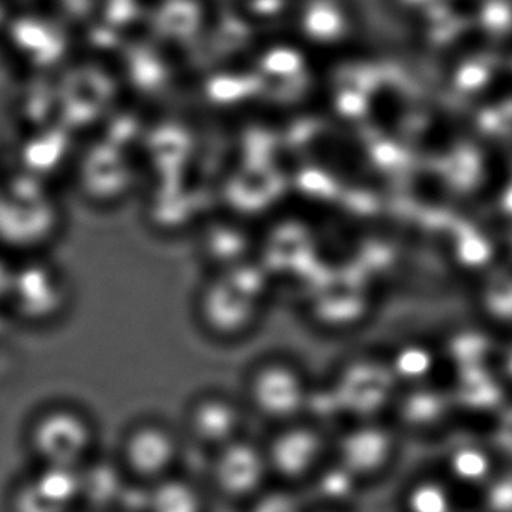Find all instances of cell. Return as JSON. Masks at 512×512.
I'll list each match as a JSON object with an SVG mask.
<instances>
[{"label":"cell","mask_w":512,"mask_h":512,"mask_svg":"<svg viewBox=\"0 0 512 512\" xmlns=\"http://www.w3.org/2000/svg\"><path fill=\"white\" fill-rule=\"evenodd\" d=\"M476 316L497 337L512 335V269L500 265L476 281Z\"/></svg>","instance_id":"cell-18"},{"label":"cell","mask_w":512,"mask_h":512,"mask_svg":"<svg viewBox=\"0 0 512 512\" xmlns=\"http://www.w3.org/2000/svg\"><path fill=\"white\" fill-rule=\"evenodd\" d=\"M265 302L232 275L214 274L199 290L196 314L209 335L236 341L257 328Z\"/></svg>","instance_id":"cell-7"},{"label":"cell","mask_w":512,"mask_h":512,"mask_svg":"<svg viewBox=\"0 0 512 512\" xmlns=\"http://www.w3.org/2000/svg\"><path fill=\"white\" fill-rule=\"evenodd\" d=\"M403 440L439 446L461 425L448 385L398 389L386 416Z\"/></svg>","instance_id":"cell-6"},{"label":"cell","mask_w":512,"mask_h":512,"mask_svg":"<svg viewBox=\"0 0 512 512\" xmlns=\"http://www.w3.org/2000/svg\"><path fill=\"white\" fill-rule=\"evenodd\" d=\"M452 4L463 5V7H469L475 0H449Z\"/></svg>","instance_id":"cell-32"},{"label":"cell","mask_w":512,"mask_h":512,"mask_svg":"<svg viewBox=\"0 0 512 512\" xmlns=\"http://www.w3.org/2000/svg\"><path fill=\"white\" fill-rule=\"evenodd\" d=\"M334 433L310 418L277 425L263 442L272 481L307 487L332 457Z\"/></svg>","instance_id":"cell-4"},{"label":"cell","mask_w":512,"mask_h":512,"mask_svg":"<svg viewBox=\"0 0 512 512\" xmlns=\"http://www.w3.org/2000/svg\"><path fill=\"white\" fill-rule=\"evenodd\" d=\"M242 508L244 512H311L299 488L278 482H272Z\"/></svg>","instance_id":"cell-25"},{"label":"cell","mask_w":512,"mask_h":512,"mask_svg":"<svg viewBox=\"0 0 512 512\" xmlns=\"http://www.w3.org/2000/svg\"><path fill=\"white\" fill-rule=\"evenodd\" d=\"M316 512H343L341 509H334V508H320L317 509Z\"/></svg>","instance_id":"cell-33"},{"label":"cell","mask_w":512,"mask_h":512,"mask_svg":"<svg viewBox=\"0 0 512 512\" xmlns=\"http://www.w3.org/2000/svg\"><path fill=\"white\" fill-rule=\"evenodd\" d=\"M509 236L511 239H502V265L512 269V230Z\"/></svg>","instance_id":"cell-30"},{"label":"cell","mask_w":512,"mask_h":512,"mask_svg":"<svg viewBox=\"0 0 512 512\" xmlns=\"http://www.w3.org/2000/svg\"><path fill=\"white\" fill-rule=\"evenodd\" d=\"M448 388L461 421H482L484 428L511 398L493 367L452 374Z\"/></svg>","instance_id":"cell-14"},{"label":"cell","mask_w":512,"mask_h":512,"mask_svg":"<svg viewBox=\"0 0 512 512\" xmlns=\"http://www.w3.org/2000/svg\"><path fill=\"white\" fill-rule=\"evenodd\" d=\"M209 481L218 496L245 506L272 484L263 442L247 434L212 452Z\"/></svg>","instance_id":"cell-9"},{"label":"cell","mask_w":512,"mask_h":512,"mask_svg":"<svg viewBox=\"0 0 512 512\" xmlns=\"http://www.w3.org/2000/svg\"><path fill=\"white\" fill-rule=\"evenodd\" d=\"M403 443L388 419L349 422L332 437V457L362 485H370L397 469Z\"/></svg>","instance_id":"cell-5"},{"label":"cell","mask_w":512,"mask_h":512,"mask_svg":"<svg viewBox=\"0 0 512 512\" xmlns=\"http://www.w3.org/2000/svg\"><path fill=\"white\" fill-rule=\"evenodd\" d=\"M326 383L340 406L344 424L386 419L400 389L380 350L352 353L337 362Z\"/></svg>","instance_id":"cell-2"},{"label":"cell","mask_w":512,"mask_h":512,"mask_svg":"<svg viewBox=\"0 0 512 512\" xmlns=\"http://www.w3.org/2000/svg\"><path fill=\"white\" fill-rule=\"evenodd\" d=\"M508 74H511V76H512V55H509V53H506V55H505V76H508Z\"/></svg>","instance_id":"cell-31"},{"label":"cell","mask_w":512,"mask_h":512,"mask_svg":"<svg viewBox=\"0 0 512 512\" xmlns=\"http://www.w3.org/2000/svg\"><path fill=\"white\" fill-rule=\"evenodd\" d=\"M493 368L508 391L509 397L512 398V335L500 338L496 355H494Z\"/></svg>","instance_id":"cell-29"},{"label":"cell","mask_w":512,"mask_h":512,"mask_svg":"<svg viewBox=\"0 0 512 512\" xmlns=\"http://www.w3.org/2000/svg\"><path fill=\"white\" fill-rule=\"evenodd\" d=\"M128 478L116 455L98 451L79 469L80 512H116Z\"/></svg>","instance_id":"cell-15"},{"label":"cell","mask_w":512,"mask_h":512,"mask_svg":"<svg viewBox=\"0 0 512 512\" xmlns=\"http://www.w3.org/2000/svg\"><path fill=\"white\" fill-rule=\"evenodd\" d=\"M404 512H458L460 494L436 467L407 481L403 494Z\"/></svg>","instance_id":"cell-21"},{"label":"cell","mask_w":512,"mask_h":512,"mask_svg":"<svg viewBox=\"0 0 512 512\" xmlns=\"http://www.w3.org/2000/svg\"><path fill=\"white\" fill-rule=\"evenodd\" d=\"M8 299L29 323L52 322L67 305V280L52 263L35 260L14 269Z\"/></svg>","instance_id":"cell-12"},{"label":"cell","mask_w":512,"mask_h":512,"mask_svg":"<svg viewBox=\"0 0 512 512\" xmlns=\"http://www.w3.org/2000/svg\"><path fill=\"white\" fill-rule=\"evenodd\" d=\"M34 467L79 470L98 448L94 419L70 403H52L34 413L25 430Z\"/></svg>","instance_id":"cell-1"},{"label":"cell","mask_w":512,"mask_h":512,"mask_svg":"<svg viewBox=\"0 0 512 512\" xmlns=\"http://www.w3.org/2000/svg\"><path fill=\"white\" fill-rule=\"evenodd\" d=\"M446 253L452 266L478 281L502 265V239L493 230L464 226L452 230Z\"/></svg>","instance_id":"cell-17"},{"label":"cell","mask_w":512,"mask_h":512,"mask_svg":"<svg viewBox=\"0 0 512 512\" xmlns=\"http://www.w3.org/2000/svg\"><path fill=\"white\" fill-rule=\"evenodd\" d=\"M484 431L500 461L512 464V398L488 422Z\"/></svg>","instance_id":"cell-27"},{"label":"cell","mask_w":512,"mask_h":512,"mask_svg":"<svg viewBox=\"0 0 512 512\" xmlns=\"http://www.w3.org/2000/svg\"><path fill=\"white\" fill-rule=\"evenodd\" d=\"M476 497L484 512H512V464H500Z\"/></svg>","instance_id":"cell-26"},{"label":"cell","mask_w":512,"mask_h":512,"mask_svg":"<svg viewBox=\"0 0 512 512\" xmlns=\"http://www.w3.org/2000/svg\"><path fill=\"white\" fill-rule=\"evenodd\" d=\"M148 512H209L205 487L179 472L149 485Z\"/></svg>","instance_id":"cell-20"},{"label":"cell","mask_w":512,"mask_h":512,"mask_svg":"<svg viewBox=\"0 0 512 512\" xmlns=\"http://www.w3.org/2000/svg\"><path fill=\"white\" fill-rule=\"evenodd\" d=\"M320 502V508L341 509L358 497L364 485L334 457L326 461L307 485Z\"/></svg>","instance_id":"cell-23"},{"label":"cell","mask_w":512,"mask_h":512,"mask_svg":"<svg viewBox=\"0 0 512 512\" xmlns=\"http://www.w3.org/2000/svg\"><path fill=\"white\" fill-rule=\"evenodd\" d=\"M182 454L179 434L166 422L146 418L127 428L115 455L128 478L152 485L181 470Z\"/></svg>","instance_id":"cell-8"},{"label":"cell","mask_w":512,"mask_h":512,"mask_svg":"<svg viewBox=\"0 0 512 512\" xmlns=\"http://www.w3.org/2000/svg\"><path fill=\"white\" fill-rule=\"evenodd\" d=\"M247 413L245 403L224 392H202L190 401L185 412L188 437L212 454L245 436Z\"/></svg>","instance_id":"cell-11"},{"label":"cell","mask_w":512,"mask_h":512,"mask_svg":"<svg viewBox=\"0 0 512 512\" xmlns=\"http://www.w3.org/2000/svg\"><path fill=\"white\" fill-rule=\"evenodd\" d=\"M389 4L394 8L395 13L407 20H415V26L424 22L431 13L445 4H452L449 0H389Z\"/></svg>","instance_id":"cell-28"},{"label":"cell","mask_w":512,"mask_h":512,"mask_svg":"<svg viewBox=\"0 0 512 512\" xmlns=\"http://www.w3.org/2000/svg\"><path fill=\"white\" fill-rule=\"evenodd\" d=\"M374 299L361 287H344L343 295L323 293L320 301L314 302L313 311H319L320 325L332 334L358 331L359 326L370 322Z\"/></svg>","instance_id":"cell-19"},{"label":"cell","mask_w":512,"mask_h":512,"mask_svg":"<svg viewBox=\"0 0 512 512\" xmlns=\"http://www.w3.org/2000/svg\"><path fill=\"white\" fill-rule=\"evenodd\" d=\"M467 10L479 44L500 52L511 49L512 0H475Z\"/></svg>","instance_id":"cell-22"},{"label":"cell","mask_w":512,"mask_h":512,"mask_svg":"<svg viewBox=\"0 0 512 512\" xmlns=\"http://www.w3.org/2000/svg\"><path fill=\"white\" fill-rule=\"evenodd\" d=\"M400 388L418 385H449L451 370L440 349L439 337L406 334L379 349Z\"/></svg>","instance_id":"cell-13"},{"label":"cell","mask_w":512,"mask_h":512,"mask_svg":"<svg viewBox=\"0 0 512 512\" xmlns=\"http://www.w3.org/2000/svg\"><path fill=\"white\" fill-rule=\"evenodd\" d=\"M314 382L299 362L286 356H268L248 371L245 406L269 424L304 418Z\"/></svg>","instance_id":"cell-3"},{"label":"cell","mask_w":512,"mask_h":512,"mask_svg":"<svg viewBox=\"0 0 512 512\" xmlns=\"http://www.w3.org/2000/svg\"><path fill=\"white\" fill-rule=\"evenodd\" d=\"M8 512H79L73 506L56 499L38 484L29 470L11 485L7 497Z\"/></svg>","instance_id":"cell-24"},{"label":"cell","mask_w":512,"mask_h":512,"mask_svg":"<svg viewBox=\"0 0 512 512\" xmlns=\"http://www.w3.org/2000/svg\"><path fill=\"white\" fill-rule=\"evenodd\" d=\"M437 337L451 376L461 371L493 367L500 338L479 320L455 323Z\"/></svg>","instance_id":"cell-16"},{"label":"cell","mask_w":512,"mask_h":512,"mask_svg":"<svg viewBox=\"0 0 512 512\" xmlns=\"http://www.w3.org/2000/svg\"><path fill=\"white\" fill-rule=\"evenodd\" d=\"M439 449L436 469L460 496L463 491L478 496L502 464L482 428L467 430L460 425Z\"/></svg>","instance_id":"cell-10"}]
</instances>
